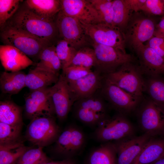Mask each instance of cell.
<instances>
[{
    "instance_id": "38",
    "label": "cell",
    "mask_w": 164,
    "mask_h": 164,
    "mask_svg": "<svg viewBox=\"0 0 164 164\" xmlns=\"http://www.w3.org/2000/svg\"><path fill=\"white\" fill-rule=\"evenodd\" d=\"M61 74L68 83L80 79L92 71L91 69L78 66H70L63 69Z\"/></svg>"
},
{
    "instance_id": "33",
    "label": "cell",
    "mask_w": 164,
    "mask_h": 164,
    "mask_svg": "<svg viewBox=\"0 0 164 164\" xmlns=\"http://www.w3.org/2000/svg\"><path fill=\"white\" fill-rule=\"evenodd\" d=\"M42 147L28 149L15 164H43L51 161Z\"/></svg>"
},
{
    "instance_id": "9",
    "label": "cell",
    "mask_w": 164,
    "mask_h": 164,
    "mask_svg": "<svg viewBox=\"0 0 164 164\" xmlns=\"http://www.w3.org/2000/svg\"><path fill=\"white\" fill-rule=\"evenodd\" d=\"M86 138L81 129L74 125L67 127L55 142L54 151L65 159L72 158L84 148Z\"/></svg>"
},
{
    "instance_id": "16",
    "label": "cell",
    "mask_w": 164,
    "mask_h": 164,
    "mask_svg": "<svg viewBox=\"0 0 164 164\" xmlns=\"http://www.w3.org/2000/svg\"><path fill=\"white\" fill-rule=\"evenodd\" d=\"M155 26L150 19H137L130 25L125 39L135 50L154 36Z\"/></svg>"
},
{
    "instance_id": "17",
    "label": "cell",
    "mask_w": 164,
    "mask_h": 164,
    "mask_svg": "<svg viewBox=\"0 0 164 164\" xmlns=\"http://www.w3.org/2000/svg\"><path fill=\"white\" fill-rule=\"evenodd\" d=\"M0 60L6 71H21L34 65V63L27 56L17 48L6 45L0 46Z\"/></svg>"
},
{
    "instance_id": "3",
    "label": "cell",
    "mask_w": 164,
    "mask_h": 164,
    "mask_svg": "<svg viewBox=\"0 0 164 164\" xmlns=\"http://www.w3.org/2000/svg\"><path fill=\"white\" fill-rule=\"evenodd\" d=\"M141 72L129 63L115 71L104 75L109 81L139 100L145 90V83Z\"/></svg>"
},
{
    "instance_id": "43",
    "label": "cell",
    "mask_w": 164,
    "mask_h": 164,
    "mask_svg": "<svg viewBox=\"0 0 164 164\" xmlns=\"http://www.w3.org/2000/svg\"><path fill=\"white\" fill-rule=\"evenodd\" d=\"M43 164H76L72 158L67 159L58 161H50Z\"/></svg>"
},
{
    "instance_id": "4",
    "label": "cell",
    "mask_w": 164,
    "mask_h": 164,
    "mask_svg": "<svg viewBox=\"0 0 164 164\" xmlns=\"http://www.w3.org/2000/svg\"><path fill=\"white\" fill-rule=\"evenodd\" d=\"M60 133L53 116H41L31 120L25 137L32 144L43 148L55 142Z\"/></svg>"
},
{
    "instance_id": "20",
    "label": "cell",
    "mask_w": 164,
    "mask_h": 164,
    "mask_svg": "<svg viewBox=\"0 0 164 164\" xmlns=\"http://www.w3.org/2000/svg\"><path fill=\"white\" fill-rule=\"evenodd\" d=\"M60 76L44 69L36 66L26 74V87L31 91L50 87L58 81Z\"/></svg>"
},
{
    "instance_id": "13",
    "label": "cell",
    "mask_w": 164,
    "mask_h": 164,
    "mask_svg": "<svg viewBox=\"0 0 164 164\" xmlns=\"http://www.w3.org/2000/svg\"><path fill=\"white\" fill-rule=\"evenodd\" d=\"M101 96L116 110L120 112H128L137 106L139 100L111 83L105 77L98 91Z\"/></svg>"
},
{
    "instance_id": "23",
    "label": "cell",
    "mask_w": 164,
    "mask_h": 164,
    "mask_svg": "<svg viewBox=\"0 0 164 164\" xmlns=\"http://www.w3.org/2000/svg\"><path fill=\"white\" fill-rule=\"evenodd\" d=\"M26 76L21 71L3 72L0 76V87L2 92L10 95L17 94L24 87H26Z\"/></svg>"
},
{
    "instance_id": "30",
    "label": "cell",
    "mask_w": 164,
    "mask_h": 164,
    "mask_svg": "<svg viewBox=\"0 0 164 164\" xmlns=\"http://www.w3.org/2000/svg\"><path fill=\"white\" fill-rule=\"evenodd\" d=\"M95 63L96 57L94 49L86 46L77 50L67 67L75 66L91 69L94 67Z\"/></svg>"
},
{
    "instance_id": "29",
    "label": "cell",
    "mask_w": 164,
    "mask_h": 164,
    "mask_svg": "<svg viewBox=\"0 0 164 164\" xmlns=\"http://www.w3.org/2000/svg\"><path fill=\"white\" fill-rule=\"evenodd\" d=\"M145 90L151 99L164 110V79L152 77L145 82Z\"/></svg>"
},
{
    "instance_id": "7",
    "label": "cell",
    "mask_w": 164,
    "mask_h": 164,
    "mask_svg": "<svg viewBox=\"0 0 164 164\" xmlns=\"http://www.w3.org/2000/svg\"><path fill=\"white\" fill-rule=\"evenodd\" d=\"M134 129L131 123L121 115L108 117L97 126L94 136L104 143L116 141L130 137Z\"/></svg>"
},
{
    "instance_id": "27",
    "label": "cell",
    "mask_w": 164,
    "mask_h": 164,
    "mask_svg": "<svg viewBox=\"0 0 164 164\" xmlns=\"http://www.w3.org/2000/svg\"><path fill=\"white\" fill-rule=\"evenodd\" d=\"M113 25L123 30L128 25L132 10L127 0H112Z\"/></svg>"
},
{
    "instance_id": "2",
    "label": "cell",
    "mask_w": 164,
    "mask_h": 164,
    "mask_svg": "<svg viewBox=\"0 0 164 164\" xmlns=\"http://www.w3.org/2000/svg\"><path fill=\"white\" fill-rule=\"evenodd\" d=\"M0 30L1 40L4 45L15 47L30 58L39 60L43 50L54 45L47 40L8 26L5 25Z\"/></svg>"
},
{
    "instance_id": "24",
    "label": "cell",
    "mask_w": 164,
    "mask_h": 164,
    "mask_svg": "<svg viewBox=\"0 0 164 164\" xmlns=\"http://www.w3.org/2000/svg\"><path fill=\"white\" fill-rule=\"evenodd\" d=\"M88 164H117V155L113 143H104L90 154Z\"/></svg>"
},
{
    "instance_id": "36",
    "label": "cell",
    "mask_w": 164,
    "mask_h": 164,
    "mask_svg": "<svg viewBox=\"0 0 164 164\" xmlns=\"http://www.w3.org/2000/svg\"><path fill=\"white\" fill-rule=\"evenodd\" d=\"M89 0L98 12L101 23L113 26V10L112 0Z\"/></svg>"
},
{
    "instance_id": "45",
    "label": "cell",
    "mask_w": 164,
    "mask_h": 164,
    "mask_svg": "<svg viewBox=\"0 0 164 164\" xmlns=\"http://www.w3.org/2000/svg\"><path fill=\"white\" fill-rule=\"evenodd\" d=\"M87 164V163H86V164Z\"/></svg>"
},
{
    "instance_id": "6",
    "label": "cell",
    "mask_w": 164,
    "mask_h": 164,
    "mask_svg": "<svg viewBox=\"0 0 164 164\" xmlns=\"http://www.w3.org/2000/svg\"><path fill=\"white\" fill-rule=\"evenodd\" d=\"M81 24L90 42L112 46L126 53L125 35L119 28L103 23Z\"/></svg>"
},
{
    "instance_id": "26",
    "label": "cell",
    "mask_w": 164,
    "mask_h": 164,
    "mask_svg": "<svg viewBox=\"0 0 164 164\" xmlns=\"http://www.w3.org/2000/svg\"><path fill=\"white\" fill-rule=\"evenodd\" d=\"M39 60L36 66L60 76L59 72L62 69V66L56 53L55 45L45 48L40 54Z\"/></svg>"
},
{
    "instance_id": "32",
    "label": "cell",
    "mask_w": 164,
    "mask_h": 164,
    "mask_svg": "<svg viewBox=\"0 0 164 164\" xmlns=\"http://www.w3.org/2000/svg\"><path fill=\"white\" fill-rule=\"evenodd\" d=\"M103 99L97 91L91 96L77 100L73 106L88 109L96 113L107 115V107Z\"/></svg>"
},
{
    "instance_id": "10",
    "label": "cell",
    "mask_w": 164,
    "mask_h": 164,
    "mask_svg": "<svg viewBox=\"0 0 164 164\" xmlns=\"http://www.w3.org/2000/svg\"><path fill=\"white\" fill-rule=\"evenodd\" d=\"M139 121L145 134L152 137L164 135V110L151 99L142 107Z\"/></svg>"
},
{
    "instance_id": "44",
    "label": "cell",
    "mask_w": 164,
    "mask_h": 164,
    "mask_svg": "<svg viewBox=\"0 0 164 164\" xmlns=\"http://www.w3.org/2000/svg\"><path fill=\"white\" fill-rule=\"evenodd\" d=\"M151 164H164V155Z\"/></svg>"
},
{
    "instance_id": "40",
    "label": "cell",
    "mask_w": 164,
    "mask_h": 164,
    "mask_svg": "<svg viewBox=\"0 0 164 164\" xmlns=\"http://www.w3.org/2000/svg\"><path fill=\"white\" fill-rule=\"evenodd\" d=\"M147 44L164 58V37L153 36L148 41Z\"/></svg>"
},
{
    "instance_id": "12",
    "label": "cell",
    "mask_w": 164,
    "mask_h": 164,
    "mask_svg": "<svg viewBox=\"0 0 164 164\" xmlns=\"http://www.w3.org/2000/svg\"><path fill=\"white\" fill-rule=\"evenodd\" d=\"M50 87L31 91L25 99V110L31 120L41 116H53L55 114Z\"/></svg>"
},
{
    "instance_id": "8",
    "label": "cell",
    "mask_w": 164,
    "mask_h": 164,
    "mask_svg": "<svg viewBox=\"0 0 164 164\" xmlns=\"http://www.w3.org/2000/svg\"><path fill=\"white\" fill-rule=\"evenodd\" d=\"M55 20L60 39L67 41L77 50L91 45L81 23L78 19L60 11Z\"/></svg>"
},
{
    "instance_id": "22",
    "label": "cell",
    "mask_w": 164,
    "mask_h": 164,
    "mask_svg": "<svg viewBox=\"0 0 164 164\" xmlns=\"http://www.w3.org/2000/svg\"><path fill=\"white\" fill-rule=\"evenodd\" d=\"M24 2L35 13L49 20H54L61 9L60 0H26Z\"/></svg>"
},
{
    "instance_id": "42",
    "label": "cell",
    "mask_w": 164,
    "mask_h": 164,
    "mask_svg": "<svg viewBox=\"0 0 164 164\" xmlns=\"http://www.w3.org/2000/svg\"><path fill=\"white\" fill-rule=\"evenodd\" d=\"M154 36L164 37V16L155 26Z\"/></svg>"
},
{
    "instance_id": "31",
    "label": "cell",
    "mask_w": 164,
    "mask_h": 164,
    "mask_svg": "<svg viewBox=\"0 0 164 164\" xmlns=\"http://www.w3.org/2000/svg\"><path fill=\"white\" fill-rule=\"evenodd\" d=\"M22 126L12 125L0 122V145L22 142L21 138Z\"/></svg>"
},
{
    "instance_id": "19",
    "label": "cell",
    "mask_w": 164,
    "mask_h": 164,
    "mask_svg": "<svg viewBox=\"0 0 164 164\" xmlns=\"http://www.w3.org/2000/svg\"><path fill=\"white\" fill-rule=\"evenodd\" d=\"M135 50L143 72L152 77L164 74V57L147 44H143Z\"/></svg>"
},
{
    "instance_id": "14",
    "label": "cell",
    "mask_w": 164,
    "mask_h": 164,
    "mask_svg": "<svg viewBox=\"0 0 164 164\" xmlns=\"http://www.w3.org/2000/svg\"><path fill=\"white\" fill-rule=\"evenodd\" d=\"M60 11L87 24L101 23L98 12L89 0H60Z\"/></svg>"
},
{
    "instance_id": "39",
    "label": "cell",
    "mask_w": 164,
    "mask_h": 164,
    "mask_svg": "<svg viewBox=\"0 0 164 164\" xmlns=\"http://www.w3.org/2000/svg\"><path fill=\"white\" fill-rule=\"evenodd\" d=\"M141 10L154 15H164V0H146Z\"/></svg>"
},
{
    "instance_id": "25",
    "label": "cell",
    "mask_w": 164,
    "mask_h": 164,
    "mask_svg": "<svg viewBox=\"0 0 164 164\" xmlns=\"http://www.w3.org/2000/svg\"><path fill=\"white\" fill-rule=\"evenodd\" d=\"M0 122L12 125L22 126L20 107L11 101H0Z\"/></svg>"
},
{
    "instance_id": "1",
    "label": "cell",
    "mask_w": 164,
    "mask_h": 164,
    "mask_svg": "<svg viewBox=\"0 0 164 164\" xmlns=\"http://www.w3.org/2000/svg\"><path fill=\"white\" fill-rule=\"evenodd\" d=\"M22 2L15 13L5 25L45 39L55 45L60 38L55 20L40 17Z\"/></svg>"
},
{
    "instance_id": "11",
    "label": "cell",
    "mask_w": 164,
    "mask_h": 164,
    "mask_svg": "<svg viewBox=\"0 0 164 164\" xmlns=\"http://www.w3.org/2000/svg\"><path fill=\"white\" fill-rule=\"evenodd\" d=\"M50 89L55 114L60 121H63L67 117L76 99L61 74L57 82L50 87Z\"/></svg>"
},
{
    "instance_id": "34",
    "label": "cell",
    "mask_w": 164,
    "mask_h": 164,
    "mask_svg": "<svg viewBox=\"0 0 164 164\" xmlns=\"http://www.w3.org/2000/svg\"><path fill=\"white\" fill-rule=\"evenodd\" d=\"M55 46L56 53L61 63L62 70L67 67L78 50L62 39H59Z\"/></svg>"
},
{
    "instance_id": "41",
    "label": "cell",
    "mask_w": 164,
    "mask_h": 164,
    "mask_svg": "<svg viewBox=\"0 0 164 164\" xmlns=\"http://www.w3.org/2000/svg\"><path fill=\"white\" fill-rule=\"evenodd\" d=\"M132 11L137 12L141 10L146 0H127Z\"/></svg>"
},
{
    "instance_id": "21",
    "label": "cell",
    "mask_w": 164,
    "mask_h": 164,
    "mask_svg": "<svg viewBox=\"0 0 164 164\" xmlns=\"http://www.w3.org/2000/svg\"><path fill=\"white\" fill-rule=\"evenodd\" d=\"M164 155V137H152L131 164H151Z\"/></svg>"
},
{
    "instance_id": "15",
    "label": "cell",
    "mask_w": 164,
    "mask_h": 164,
    "mask_svg": "<svg viewBox=\"0 0 164 164\" xmlns=\"http://www.w3.org/2000/svg\"><path fill=\"white\" fill-rule=\"evenodd\" d=\"M152 137L145 133L114 141L117 164H131Z\"/></svg>"
},
{
    "instance_id": "18",
    "label": "cell",
    "mask_w": 164,
    "mask_h": 164,
    "mask_svg": "<svg viewBox=\"0 0 164 164\" xmlns=\"http://www.w3.org/2000/svg\"><path fill=\"white\" fill-rule=\"evenodd\" d=\"M104 78V75L94 70L85 76L68 84L77 101L96 93L101 87Z\"/></svg>"
},
{
    "instance_id": "28",
    "label": "cell",
    "mask_w": 164,
    "mask_h": 164,
    "mask_svg": "<svg viewBox=\"0 0 164 164\" xmlns=\"http://www.w3.org/2000/svg\"><path fill=\"white\" fill-rule=\"evenodd\" d=\"M29 148L23 142L13 144L0 145V164H15Z\"/></svg>"
},
{
    "instance_id": "35",
    "label": "cell",
    "mask_w": 164,
    "mask_h": 164,
    "mask_svg": "<svg viewBox=\"0 0 164 164\" xmlns=\"http://www.w3.org/2000/svg\"><path fill=\"white\" fill-rule=\"evenodd\" d=\"M75 116L82 122L91 126H97L108 117L107 115L98 113L91 110L74 107Z\"/></svg>"
},
{
    "instance_id": "37",
    "label": "cell",
    "mask_w": 164,
    "mask_h": 164,
    "mask_svg": "<svg viewBox=\"0 0 164 164\" xmlns=\"http://www.w3.org/2000/svg\"><path fill=\"white\" fill-rule=\"evenodd\" d=\"M23 1L20 0H0V30L15 13Z\"/></svg>"
},
{
    "instance_id": "5",
    "label": "cell",
    "mask_w": 164,
    "mask_h": 164,
    "mask_svg": "<svg viewBox=\"0 0 164 164\" xmlns=\"http://www.w3.org/2000/svg\"><path fill=\"white\" fill-rule=\"evenodd\" d=\"M90 43L95 55L94 70L102 74L113 72L132 60L131 55L119 49L92 42Z\"/></svg>"
}]
</instances>
